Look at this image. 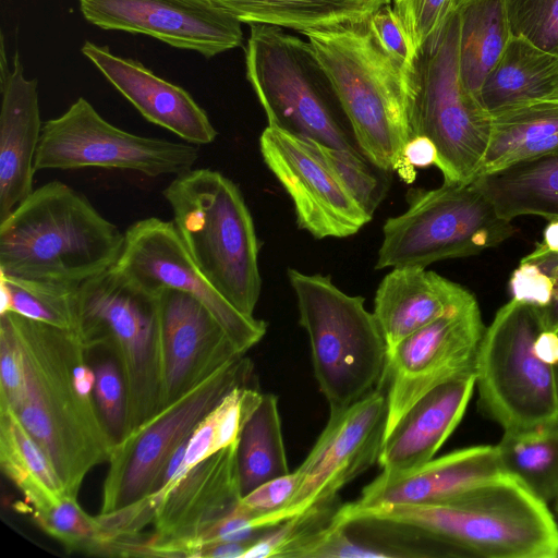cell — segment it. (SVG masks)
I'll list each match as a JSON object with an SVG mask.
<instances>
[{
  "instance_id": "6da1fadb",
  "label": "cell",
  "mask_w": 558,
  "mask_h": 558,
  "mask_svg": "<svg viewBox=\"0 0 558 558\" xmlns=\"http://www.w3.org/2000/svg\"><path fill=\"white\" fill-rule=\"evenodd\" d=\"M21 360V381L14 393L0 397L44 449L68 495L77 497L88 472L108 462L113 442L99 415L95 374L87 349L71 329L0 314Z\"/></svg>"
},
{
  "instance_id": "7a4b0ae2",
  "label": "cell",
  "mask_w": 558,
  "mask_h": 558,
  "mask_svg": "<svg viewBox=\"0 0 558 558\" xmlns=\"http://www.w3.org/2000/svg\"><path fill=\"white\" fill-rule=\"evenodd\" d=\"M349 525L368 522L424 541L444 556L556 558L558 525L547 504L510 474L435 505L339 506ZM427 549V547H426Z\"/></svg>"
},
{
  "instance_id": "3957f363",
  "label": "cell",
  "mask_w": 558,
  "mask_h": 558,
  "mask_svg": "<svg viewBox=\"0 0 558 558\" xmlns=\"http://www.w3.org/2000/svg\"><path fill=\"white\" fill-rule=\"evenodd\" d=\"M124 232L82 193L51 181L0 222V274L80 286L119 259Z\"/></svg>"
},
{
  "instance_id": "277c9868",
  "label": "cell",
  "mask_w": 558,
  "mask_h": 558,
  "mask_svg": "<svg viewBox=\"0 0 558 558\" xmlns=\"http://www.w3.org/2000/svg\"><path fill=\"white\" fill-rule=\"evenodd\" d=\"M303 35L333 84L361 153L376 168L411 182L403 160L413 137L403 70L368 21Z\"/></svg>"
},
{
  "instance_id": "5b68a950",
  "label": "cell",
  "mask_w": 558,
  "mask_h": 558,
  "mask_svg": "<svg viewBox=\"0 0 558 558\" xmlns=\"http://www.w3.org/2000/svg\"><path fill=\"white\" fill-rule=\"evenodd\" d=\"M162 194L195 265L236 310L254 316L262 289L259 246L239 186L219 171L201 168L175 175Z\"/></svg>"
},
{
  "instance_id": "8992f818",
  "label": "cell",
  "mask_w": 558,
  "mask_h": 558,
  "mask_svg": "<svg viewBox=\"0 0 558 558\" xmlns=\"http://www.w3.org/2000/svg\"><path fill=\"white\" fill-rule=\"evenodd\" d=\"M457 10L416 51L403 71L414 136L436 147L444 183L468 185L476 177L492 129L490 113L463 84L459 70Z\"/></svg>"
},
{
  "instance_id": "52a82bcc",
  "label": "cell",
  "mask_w": 558,
  "mask_h": 558,
  "mask_svg": "<svg viewBox=\"0 0 558 558\" xmlns=\"http://www.w3.org/2000/svg\"><path fill=\"white\" fill-rule=\"evenodd\" d=\"M301 326L306 330L319 389L330 412L379 387L387 345L365 300L340 290L330 276L288 269Z\"/></svg>"
},
{
  "instance_id": "ba28073f",
  "label": "cell",
  "mask_w": 558,
  "mask_h": 558,
  "mask_svg": "<svg viewBox=\"0 0 558 558\" xmlns=\"http://www.w3.org/2000/svg\"><path fill=\"white\" fill-rule=\"evenodd\" d=\"M250 25L246 77L268 126L329 147L359 149L333 84L312 45L279 26Z\"/></svg>"
},
{
  "instance_id": "9c48e42d",
  "label": "cell",
  "mask_w": 558,
  "mask_h": 558,
  "mask_svg": "<svg viewBox=\"0 0 558 558\" xmlns=\"http://www.w3.org/2000/svg\"><path fill=\"white\" fill-rule=\"evenodd\" d=\"M157 294L112 267L82 282L77 291L76 332L85 344L109 345L118 359L126 389L125 435L160 410Z\"/></svg>"
},
{
  "instance_id": "30bf717a",
  "label": "cell",
  "mask_w": 558,
  "mask_h": 558,
  "mask_svg": "<svg viewBox=\"0 0 558 558\" xmlns=\"http://www.w3.org/2000/svg\"><path fill=\"white\" fill-rule=\"evenodd\" d=\"M545 330L541 307L511 299L485 328L475 357V387L482 411L504 429L558 420L555 366L534 349Z\"/></svg>"
},
{
  "instance_id": "8fae6325",
  "label": "cell",
  "mask_w": 558,
  "mask_h": 558,
  "mask_svg": "<svg viewBox=\"0 0 558 558\" xmlns=\"http://www.w3.org/2000/svg\"><path fill=\"white\" fill-rule=\"evenodd\" d=\"M408 208L386 220L376 269L424 267L499 245L517 228L471 183L411 189Z\"/></svg>"
},
{
  "instance_id": "7c38bea8",
  "label": "cell",
  "mask_w": 558,
  "mask_h": 558,
  "mask_svg": "<svg viewBox=\"0 0 558 558\" xmlns=\"http://www.w3.org/2000/svg\"><path fill=\"white\" fill-rule=\"evenodd\" d=\"M252 375L253 364L243 354L117 442L108 461L100 513L123 508L159 490L177 449L229 391L250 385Z\"/></svg>"
},
{
  "instance_id": "4fadbf2b",
  "label": "cell",
  "mask_w": 558,
  "mask_h": 558,
  "mask_svg": "<svg viewBox=\"0 0 558 558\" xmlns=\"http://www.w3.org/2000/svg\"><path fill=\"white\" fill-rule=\"evenodd\" d=\"M199 148L126 132L105 120L83 97L43 124L35 170L106 168L147 177L178 175L194 166Z\"/></svg>"
},
{
  "instance_id": "5bb4252c",
  "label": "cell",
  "mask_w": 558,
  "mask_h": 558,
  "mask_svg": "<svg viewBox=\"0 0 558 558\" xmlns=\"http://www.w3.org/2000/svg\"><path fill=\"white\" fill-rule=\"evenodd\" d=\"M485 331L475 298L404 338L387 352L379 385L387 398L385 437L405 412L434 388L475 372Z\"/></svg>"
},
{
  "instance_id": "9a60e30c",
  "label": "cell",
  "mask_w": 558,
  "mask_h": 558,
  "mask_svg": "<svg viewBox=\"0 0 558 558\" xmlns=\"http://www.w3.org/2000/svg\"><path fill=\"white\" fill-rule=\"evenodd\" d=\"M387 398L381 387L351 405L330 412L327 425L314 447L296 469L299 485L289 504L267 521V529L332 504L339 490L364 473L381 450Z\"/></svg>"
},
{
  "instance_id": "2e32d148",
  "label": "cell",
  "mask_w": 558,
  "mask_h": 558,
  "mask_svg": "<svg viewBox=\"0 0 558 558\" xmlns=\"http://www.w3.org/2000/svg\"><path fill=\"white\" fill-rule=\"evenodd\" d=\"M112 268L148 293L170 288L191 294L214 314L242 354L266 333L264 320L241 313L206 279L172 221L149 217L130 226Z\"/></svg>"
},
{
  "instance_id": "e0dca14e",
  "label": "cell",
  "mask_w": 558,
  "mask_h": 558,
  "mask_svg": "<svg viewBox=\"0 0 558 558\" xmlns=\"http://www.w3.org/2000/svg\"><path fill=\"white\" fill-rule=\"evenodd\" d=\"M263 159L290 196L299 227L316 239L347 238L371 219L311 140L267 126L259 137Z\"/></svg>"
},
{
  "instance_id": "ac0fdd59",
  "label": "cell",
  "mask_w": 558,
  "mask_h": 558,
  "mask_svg": "<svg viewBox=\"0 0 558 558\" xmlns=\"http://www.w3.org/2000/svg\"><path fill=\"white\" fill-rule=\"evenodd\" d=\"M238 442L218 450L179 481L161 487L165 495L154 517L148 557H191L194 543L236 508L243 496Z\"/></svg>"
},
{
  "instance_id": "d6986e66",
  "label": "cell",
  "mask_w": 558,
  "mask_h": 558,
  "mask_svg": "<svg viewBox=\"0 0 558 558\" xmlns=\"http://www.w3.org/2000/svg\"><path fill=\"white\" fill-rule=\"evenodd\" d=\"M80 8L100 28L148 35L206 58L243 44L242 22L209 0H80Z\"/></svg>"
},
{
  "instance_id": "ffe728a7",
  "label": "cell",
  "mask_w": 558,
  "mask_h": 558,
  "mask_svg": "<svg viewBox=\"0 0 558 558\" xmlns=\"http://www.w3.org/2000/svg\"><path fill=\"white\" fill-rule=\"evenodd\" d=\"M157 295L162 409L243 354L197 299L170 288Z\"/></svg>"
},
{
  "instance_id": "44dd1931",
  "label": "cell",
  "mask_w": 558,
  "mask_h": 558,
  "mask_svg": "<svg viewBox=\"0 0 558 558\" xmlns=\"http://www.w3.org/2000/svg\"><path fill=\"white\" fill-rule=\"evenodd\" d=\"M82 52L147 121L193 145L216 140L218 133L207 113L180 86L135 60L111 53L107 47L86 41Z\"/></svg>"
},
{
  "instance_id": "7402d4cb",
  "label": "cell",
  "mask_w": 558,
  "mask_h": 558,
  "mask_svg": "<svg viewBox=\"0 0 558 558\" xmlns=\"http://www.w3.org/2000/svg\"><path fill=\"white\" fill-rule=\"evenodd\" d=\"M506 474L495 446L451 451L401 473L381 472L355 500L361 506L435 505Z\"/></svg>"
},
{
  "instance_id": "603a6c76",
  "label": "cell",
  "mask_w": 558,
  "mask_h": 558,
  "mask_svg": "<svg viewBox=\"0 0 558 558\" xmlns=\"http://www.w3.org/2000/svg\"><path fill=\"white\" fill-rule=\"evenodd\" d=\"M474 388L472 372L417 400L383 441L377 461L383 472H407L430 461L461 422Z\"/></svg>"
},
{
  "instance_id": "cb8c5ba5",
  "label": "cell",
  "mask_w": 558,
  "mask_h": 558,
  "mask_svg": "<svg viewBox=\"0 0 558 558\" xmlns=\"http://www.w3.org/2000/svg\"><path fill=\"white\" fill-rule=\"evenodd\" d=\"M0 222L34 190L40 141L37 81L27 80L17 52L13 70L0 81Z\"/></svg>"
},
{
  "instance_id": "d4e9b609",
  "label": "cell",
  "mask_w": 558,
  "mask_h": 558,
  "mask_svg": "<svg viewBox=\"0 0 558 558\" xmlns=\"http://www.w3.org/2000/svg\"><path fill=\"white\" fill-rule=\"evenodd\" d=\"M473 298L461 284L424 267L392 268L376 290L373 312L387 352Z\"/></svg>"
},
{
  "instance_id": "484cf974",
  "label": "cell",
  "mask_w": 558,
  "mask_h": 558,
  "mask_svg": "<svg viewBox=\"0 0 558 558\" xmlns=\"http://www.w3.org/2000/svg\"><path fill=\"white\" fill-rule=\"evenodd\" d=\"M558 97V56L512 35L476 96L489 113Z\"/></svg>"
},
{
  "instance_id": "4316f807",
  "label": "cell",
  "mask_w": 558,
  "mask_h": 558,
  "mask_svg": "<svg viewBox=\"0 0 558 558\" xmlns=\"http://www.w3.org/2000/svg\"><path fill=\"white\" fill-rule=\"evenodd\" d=\"M490 118L477 177L558 150V97L499 110Z\"/></svg>"
},
{
  "instance_id": "83f0119b",
  "label": "cell",
  "mask_w": 558,
  "mask_h": 558,
  "mask_svg": "<svg viewBox=\"0 0 558 558\" xmlns=\"http://www.w3.org/2000/svg\"><path fill=\"white\" fill-rule=\"evenodd\" d=\"M471 184L508 221L530 215L558 219V150L478 175Z\"/></svg>"
},
{
  "instance_id": "f1b7e54d",
  "label": "cell",
  "mask_w": 558,
  "mask_h": 558,
  "mask_svg": "<svg viewBox=\"0 0 558 558\" xmlns=\"http://www.w3.org/2000/svg\"><path fill=\"white\" fill-rule=\"evenodd\" d=\"M242 23L306 33L369 21L390 0H209Z\"/></svg>"
},
{
  "instance_id": "f546056e",
  "label": "cell",
  "mask_w": 558,
  "mask_h": 558,
  "mask_svg": "<svg viewBox=\"0 0 558 558\" xmlns=\"http://www.w3.org/2000/svg\"><path fill=\"white\" fill-rule=\"evenodd\" d=\"M457 13L461 80L477 96L512 36L506 0H461Z\"/></svg>"
},
{
  "instance_id": "4dcf8cb0",
  "label": "cell",
  "mask_w": 558,
  "mask_h": 558,
  "mask_svg": "<svg viewBox=\"0 0 558 558\" xmlns=\"http://www.w3.org/2000/svg\"><path fill=\"white\" fill-rule=\"evenodd\" d=\"M0 464L3 473L33 505L43 510L68 495L50 459L20 422L0 403Z\"/></svg>"
},
{
  "instance_id": "1f68e13d",
  "label": "cell",
  "mask_w": 558,
  "mask_h": 558,
  "mask_svg": "<svg viewBox=\"0 0 558 558\" xmlns=\"http://www.w3.org/2000/svg\"><path fill=\"white\" fill-rule=\"evenodd\" d=\"M505 473L546 504L558 494V420L529 428L505 429L495 446Z\"/></svg>"
},
{
  "instance_id": "d6a6232c",
  "label": "cell",
  "mask_w": 558,
  "mask_h": 558,
  "mask_svg": "<svg viewBox=\"0 0 558 558\" xmlns=\"http://www.w3.org/2000/svg\"><path fill=\"white\" fill-rule=\"evenodd\" d=\"M238 466L243 496L289 473L277 397L263 393L238 442Z\"/></svg>"
},
{
  "instance_id": "836d02e7",
  "label": "cell",
  "mask_w": 558,
  "mask_h": 558,
  "mask_svg": "<svg viewBox=\"0 0 558 558\" xmlns=\"http://www.w3.org/2000/svg\"><path fill=\"white\" fill-rule=\"evenodd\" d=\"M0 314L14 312L24 317L76 331L80 286L0 274Z\"/></svg>"
},
{
  "instance_id": "e575fe53",
  "label": "cell",
  "mask_w": 558,
  "mask_h": 558,
  "mask_svg": "<svg viewBox=\"0 0 558 558\" xmlns=\"http://www.w3.org/2000/svg\"><path fill=\"white\" fill-rule=\"evenodd\" d=\"M87 360L95 374L94 397L96 405L113 446L126 433V389L113 350L105 343L85 344Z\"/></svg>"
},
{
  "instance_id": "d590c367",
  "label": "cell",
  "mask_w": 558,
  "mask_h": 558,
  "mask_svg": "<svg viewBox=\"0 0 558 558\" xmlns=\"http://www.w3.org/2000/svg\"><path fill=\"white\" fill-rule=\"evenodd\" d=\"M77 497L65 495L43 510H34L35 522L69 551L101 555V532L96 517L87 514Z\"/></svg>"
},
{
  "instance_id": "8d00e7d4",
  "label": "cell",
  "mask_w": 558,
  "mask_h": 558,
  "mask_svg": "<svg viewBox=\"0 0 558 558\" xmlns=\"http://www.w3.org/2000/svg\"><path fill=\"white\" fill-rule=\"evenodd\" d=\"M314 144L348 192L373 216L387 192V180L380 175L385 171L371 163L359 149L333 148L317 142Z\"/></svg>"
},
{
  "instance_id": "74e56055",
  "label": "cell",
  "mask_w": 558,
  "mask_h": 558,
  "mask_svg": "<svg viewBox=\"0 0 558 558\" xmlns=\"http://www.w3.org/2000/svg\"><path fill=\"white\" fill-rule=\"evenodd\" d=\"M337 510L326 522L301 536L283 550L284 558H373L392 557L383 547L356 542Z\"/></svg>"
},
{
  "instance_id": "f35d334b",
  "label": "cell",
  "mask_w": 558,
  "mask_h": 558,
  "mask_svg": "<svg viewBox=\"0 0 558 558\" xmlns=\"http://www.w3.org/2000/svg\"><path fill=\"white\" fill-rule=\"evenodd\" d=\"M511 33L558 56V0H506Z\"/></svg>"
},
{
  "instance_id": "ab89813d",
  "label": "cell",
  "mask_w": 558,
  "mask_h": 558,
  "mask_svg": "<svg viewBox=\"0 0 558 558\" xmlns=\"http://www.w3.org/2000/svg\"><path fill=\"white\" fill-rule=\"evenodd\" d=\"M461 0H396L395 11L416 51L457 10Z\"/></svg>"
},
{
  "instance_id": "60d3db41",
  "label": "cell",
  "mask_w": 558,
  "mask_h": 558,
  "mask_svg": "<svg viewBox=\"0 0 558 558\" xmlns=\"http://www.w3.org/2000/svg\"><path fill=\"white\" fill-rule=\"evenodd\" d=\"M300 481L298 470L257 486L242 496L238 507L252 518L255 529L267 530V521L281 511L296 492Z\"/></svg>"
},
{
  "instance_id": "b9f144b4",
  "label": "cell",
  "mask_w": 558,
  "mask_h": 558,
  "mask_svg": "<svg viewBox=\"0 0 558 558\" xmlns=\"http://www.w3.org/2000/svg\"><path fill=\"white\" fill-rule=\"evenodd\" d=\"M368 24L383 48L404 71L412 63L415 50L395 9L390 4L383 5Z\"/></svg>"
},
{
  "instance_id": "7bdbcfd3",
  "label": "cell",
  "mask_w": 558,
  "mask_h": 558,
  "mask_svg": "<svg viewBox=\"0 0 558 558\" xmlns=\"http://www.w3.org/2000/svg\"><path fill=\"white\" fill-rule=\"evenodd\" d=\"M509 288L512 299L545 307L551 300L554 282L537 265L521 259L510 277Z\"/></svg>"
},
{
  "instance_id": "ee69618b",
  "label": "cell",
  "mask_w": 558,
  "mask_h": 558,
  "mask_svg": "<svg viewBox=\"0 0 558 558\" xmlns=\"http://www.w3.org/2000/svg\"><path fill=\"white\" fill-rule=\"evenodd\" d=\"M218 418L219 408L217 404L193 430L183 460V465L187 472L214 453Z\"/></svg>"
},
{
  "instance_id": "f6af8a7d",
  "label": "cell",
  "mask_w": 558,
  "mask_h": 558,
  "mask_svg": "<svg viewBox=\"0 0 558 558\" xmlns=\"http://www.w3.org/2000/svg\"><path fill=\"white\" fill-rule=\"evenodd\" d=\"M403 160L408 172L413 179V168H425L436 165V147L429 138L425 136H414L404 147Z\"/></svg>"
},
{
  "instance_id": "bcb514c9",
  "label": "cell",
  "mask_w": 558,
  "mask_h": 558,
  "mask_svg": "<svg viewBox=\"0 0 558 558\" xmlns=\"http://www.w3.org/2000/svg\"><path fill=\"white\" fill-rule=\"evenodd\" d=\"M255 541L217 542L201 546L194 558H242Z\"/></svg>"
},
{
  "instance_id": "7dc6e473",
  "label": "cell",
  "mask_w": 558,
  "mask_h": 558,
  "mask_svg": "<svg viewBox=\"0 0 558 558\" xmlns=\"http://www.w3.org/2000/svg\"><path fill=\"white\" fill-rule=\"evenodd\" d=\"M537 356L544 362L558 364V333L555 331L543 330L534 344Z\"/></svg>"
},
{
  "instance_id": "c3c4849f",
  "label": "cell",
  "mask_w": 558,
  "mask_h": 558,
  "mask_svg": "<svg viewBox=\"0 0 558 558\" xmlns=\"http://www.w3.org/2000/svg\"><path fill=\"white\" fill-rule=\"evenodd\" d=\"M554 282L553 296L549 304L541 307L543 325L545 330L558 333V266L551 275Z\"/></svg>"
},
{
  "instance_id": "681fc988",
  "label": "cell",
  "mask_w": 558,
  "mask_h": 558,
  "mask_svg": "<svg viewBox=\"0 0 558 558\" xmlns=\"http://www.w3.org/2000/svg\"><path fill=\"white\" fill-rule=\"evenodd\" d=\"M539 245L548 252L558 254V219L549 221L544 230V240Z\"/></svg>"
},
{
  "instance_id": "f907efd6",
  "label": "cell",
  "mask_w": 558,
  "mask_h": 558,
  "mask_svg": "<svg viewBox=\"0 0 558 558\" xmlns=\"http://www.w3.org/2000/svg\"><path fill=\"white\" fill-rule=\"evenodd\" d=\"M9 74V69L7 66L5 59V50H4V41L3 36L1 37V72H0V81H3Z\"/></svg>"
},
{
  "instance_id": "816d5d0a",
  "label": "cell",
  "mask_w": 558,
  "mask_h": 558,
  "mask_svg": "<svg viewBox=\"0 0 558 558\" xmlns=\"http://www.w3.org/2000/svg\"><path fill=\"white\" fill-rule=\"evenodd\" d=\"M553 501H554V510H555L556 514L558 515V494Z\"/></svg>"
},
{
  "instance_id": "f5cc1de1",
  "label": "cell",
  "mask_w": 558,
  "mask_h": 558,
  "mask_svg": "<svg viewBox=\"0 0 558 558\" xmlns=\"http://www.w3.org/2000/svg\"><path fill=\"white\" fill-rule=\"evenodd\" d=\"M555 372H556V378H557V384H558V364L555 365Z\"/></svg>"
},
{
  "instance_id": "db71d44e",
  "label": "cell",
  "mask_w": 558,
  "mask_h": 558,
  "mask_svg": "<svg viewBox=\"0 0 558 558\" xmlns=\"http://www.w3.org/2000/svg\"><path fill=\"white\" fill-rule=\"evenodd\" d=\"M393 1H396V0H393Z\"/></svg>"
}]
</instances>
